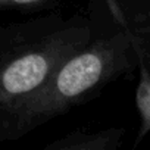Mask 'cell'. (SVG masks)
<instances>
[{"instance_id":"obj_1","label":"cell","mask_w":150,"mask_h":150,"mask_svg":"<svg viewBox=\"0 0 150 150\" xmlns=\"http://www.w3.org/2000/svg\"><path fill=\"white\" fill-rule=\"evenodd\" d=\"M121 30L68 56L46 83L21 100L12 115L19 128H33L99 91L144 60L150 69V19L119 16Z\"/></svg>"},{"instance_id":"obj_2","label":"cell","mask_w":150,"mask_h":150,"mask_svg":"<svg viewBox=\"0 0 150 150\" xmlns=\"http://www.w3.org/2000/svg\"><path fill=\"white\" fill-rule=\"evenodd\" d=\"M75 50L77 44L54 37L0 66V108H8L12 112L21 100L38 90Z\"/></svg>"},{"instance_id":"obj_3","label":"cell","mask_w":150,"mask_h":150,"mask_svg":"<svg viewBox=\"0 0 150 150\" xmlns=\"http://www.w3.org/2000/svg\"><path fill=\"white\" fill-rule=\"evenodd\" d=\"M125 131L122 128H110L99 132H86L77 129L60 140L53 141L47 150H116L121 147Z\"/></svg>"},{"instance_id":"obj_4","label":"cell","mask_w":150,"mask_h":150,"mask_svg":"<svg viewBox=\"0 0 150 150\" xmlns=\"http://www.w3.org/2000/svg\"><path fill=\"white\" fill-rule=\"evenodd\" d=\"M137 68L140 69V81L135 90V106L140 115V128L134 147H137L150 132V69L144 60H140Z\"/></svg>"},{"instance_id":"obj_5","label":"cell","mask_w":150,"mask_h":150,"mask_svg":"<svg viewBox=\"0 0 150 150\" xmlns=\"http://www.w3.org/2000/svg\"><path fill=\"white\" fill-rule=\"evenodd\" d=\"M41 2V0H0V8H21L30 6Z\"/></svg>"}]
</instances>
